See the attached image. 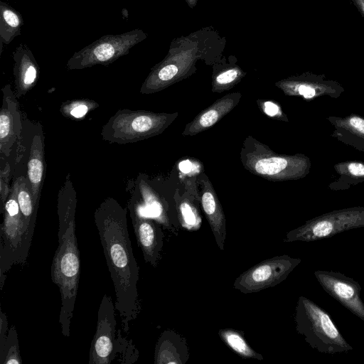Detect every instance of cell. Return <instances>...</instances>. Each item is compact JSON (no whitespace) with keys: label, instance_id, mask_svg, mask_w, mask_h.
<instances>
[{"label":"cell","instance_id":"44dd1931","mask_svg":"<svg viewBox=\"0 0 364 364\" xmlns=\"http://www.w3.org/2000/svg\"><path fill=\"white\" fill-rule=\"evenodd\" d=\"M45 144L42 129L32 139L27 164V176L31 192L37 207L39 205L41 193L45 173Z\"/></svg>","mask_w":364,"mask_h":364},{"label":"cell","instance_id":"7a4b0ae2","mask_svg":"<svg viewBox=\"0 0 364 364\" xmlns=\"http://www.w3.org/2000/svg\"><path fill=\"white\" fill-rule=\"evenodd\" d=\"M76 192L70 175L59 191L57 203L58 246L50 268L52 282L60 293L59 323L65 337L70 335V323L77 298L80 259L75 235Z\"/></svg>","mask_w":364,"mask_h":364},{"label":"cell","instance_id":"ba28073f","mask_svg":"<svg viewBox=\"0 0 364 364\" xmlns=\"http://www.w3.org/2000/svg\"><path fill=\"white\" fill-rule=\"evenodd\" d=\"M360 228H364V207L347 208L306 221L301 226L288 232L284 242H313Z\"/></svg>","mask_w":364,"mask_h":364},{"label":"cell","instance_id":"f546056e","mask_svg":"<svg viewBox=\"0 0 364 364\" xmlns=\"http://www.w3.org/2000/svg\"><path fill=\"white\" fill-rule=\"evenodd\" d=\"M97 107L98 104L90 100H74L63 103L60 112L66 117L80 119Z\"/></svg>","mask_w":364,"mask_h":364},{"label":"cell","instance_id":"5bb4252c","mask_svg":"<svg viewBox=\"0 0 364 364\" xmlns=\"http://www.w3.org/2000/svg\"><path fill=\"white\" fill-rule=\"evenodd\" d=\"M314 275L326 293L364 321V303L358 282L338 272L316 270Z\"/></svg>","mask_w":364,"mask_h":364},{"label":"cell","instance_id":"d4e9b609","mask_svg":"<svg viewBox=\"0 0 364 364\" xmlns=\"http://www.w3.org/2000/svg\"><path fill=\"white\" fill-rule=\"evenodd\" d=\"M334 169L339 177L337 181L329 184L328 187L333 191L348 189L364 182V162L348 161L337 163Z\"/></svg>","mask_w":364,"mask_h":364},{"label":"cell","instance_id":"ffe728a7","mask_svg":"<svg viewBox=\"0 0 364 364\" xmlns=\"http://www.w3.org/2000/svg\"><path fill=\"white\" fill-rule=\"evenodd\" d=\"M327 119L334 127L332 137L364 152V117L351 114L346 117L330 116Z\"/></svg>","mask_w":364,"mask_h":364},{"label":"cell","instance_id":"4fadbf2b","mask_svg":"<svg viewBox=\"0 0 364 364\" xmlns=\"http://www.w3.org/2000/svg\"><path fill=\"white\" fill-rule=\"evenodd\" d=\"M285 95L299 96L305 100H314L323 96L339 97L345 91L338 81L326 79L325 75L305 72L275 82Z\"/></svg>","mask_w":364,"mask_h":364},{"label":"cell","instance_id":"836d02e7","mask_svg":"<svg viewBox=\"0 0 364 364\" xmlns=\"http://www.w3.org/2000/svg\"><path fill=\"white\" fill-rule=\"evenodd\" d=\"M352 1L364 18V0H352Z\"/></svg>","mask_w":364,"mask_h":364},{"label":"cell","instance_id":"277c9868","mask_svg":"<svg viewBox=\"0 0 364 364\" xmlns=\"http://www.w3.org/2000/svg\"><path fill=\"white\" fill-rule=\"evenodd\" d=\"M240 156L247 171L271 181L303 178L309 174L311 166L309 156L275 153L252 136L243 141Z\"/></svg>","mask_w":364,"mask_h":364},{"label":"cell","instance_id":"30bf717a","mask_svg":"<svg viewBox=\"0 0 364 364\" xmlns=\"http://www.w3.org/2000/svg\"><path fill=\"white\" fill-rule=\"evenodd\" d=\"M301 262V259L289 255L273 257L242 272L233 286L244 294L255 293L274 287L285 280Z\"/></svg>","mask_w":364,"mask_h":364},{"label":"cell","instance_id":"9a60e30c","mask_svg":"<svg viewBox=\"0 0 364 364\" xmlns=\"http://www.w3.org/2000/svg\"><path fill=\"white\" fill-rule=\"evenodd\" d=\"M2 106L0 111V151L9 156L12 147L20 137L23 127L19 104L11 85L7 84L1 89Z\"/></svg>","mask_w":364,"mask_h":364},{"label":"cell","instance_id":"d6986e66","mask_svg":"<svg viewBox=\"0 0 364 364\" xmlns=\"http://www.w3.org/2000/svg\"><path fill=\"white\" fill-rule=\"evenodd\" d=\"M15 95L24 96L36 85L39 77V66L30 48L21 43L13 52Z\"/></svg>","mask_w":364,"mask_h":364},{"label":"cell","instance_id":"8992f818","mask_svg":"<svg viewBox=\"0 0 364 364\" xmlns=\"http://www.w3.org/2000/svg\"><path fill=\"white\" fill-rule=\"evenodd\" d=\"M178 113L119 109L102 127V139L110 143H133L161 134Z\"/></svg>","mask_w":364,"mask_h":364},{"label":"cell","instance_id":"e0dca14e","mask_svg":"<svg viewBox=\"0 0 364 364\" xmlns=\"http://www.w3.org/2000/svg\"><path fill=\"white\" fill-rule=\"evenodd\" d=\"M241 97L240 92H232L218 99L186 125L182 135L193 136L210 128L230 112L239 103Z\"/></svg>","mask_w":364,"mask_h":364},{"label":"cell","instance_id":"7c38bea8","mask_svg":"<svg viewBox=\"0 0 364 364\" xmlns=\"http://www.w3.org/2000/svg\"><path fill=\"white\" fill-rule=\"evenodd\" d=\"M130 218L144 261L156 267L161 258L164 233L161 224L148 216L134 196L129 203Z\"/></svg>","mask_w":364,"mask_h":364},{"label":"cell","instance_id":"6da1fadb","mask_svg":"<svg viewBox=\"0 0 364 364\" xmlns=\"http://www.w3.org/2000/svg\"><path fill=\"white\" fill-rule=\"evenodd\" d=\"M94 218L114 286L121 328L128 333L129 323L136 318L141 305L139 266L129 236L127 210L114 199L107 198L95 210Z\"/></svg>","mask_w":364,"mask_h":364},{"label":"cell","instance_id":"cb8c5ba5","mask_svg":"<svg viewBox=\"0 0 364 364\" xmlns=\"http://www.w3.org/2000/svg\"><path fill=\"white\" fill-rule=\"evenodd\" d=\"M23 19L18 11L6 2H0V55L4 44H9L21 35Z\"/></svg>","mask_w":364,"mask_h":364},{"label":"cell","instance_id":"484cf974","mask_svg":"<svg viewBox=\"0 0 364 364\" xmlns=\"http://www.w3.org/2000/svg\"><path fill=\"white\" fill-rule=\"evenodd\" d=\"M139 187L143 203H140L138 198L137 200L141 204L144 213L148 216L156 220L164 228L168 229L169 231L174 233L175 230L171 228L166 212L161 202L151 193L148 188L145 187L143 181L139 184Z\"/></svg>","mask_w":364,"mask_h":364},{"label":"cell","instance_id":"52a82bcc","mask_svg":"<svg viewBox=\"0 0 364 364\" xmlns=\"http://www.w3.org/2000/svg\"><path fill=\"white\" fill-rule=\"evenodd\" d=\"M147 38L143 30L135 28L121 34H107L75 52L68 60V70H82L97 65H108L127 55L131 48Z\"/></svg>","mask_w":364,"mask_h":364},{"label":"cell","instance_id":"4316f807","mask_svg":"<svg viewBox=\"0 0 364 364\" xmlns=\"http://www.w3.org/2000/svg\"><path fill=\"white\" fill-rule=\"evenodd\" d=\"M218 335L222 341L235 353L245 358L262 360L263 356L253 350L243 334L232 328L220 329Z\"/></svg>","mask_w":364,"mask_h":364},{"label":"cell","instance_id":"d6a6232c","mask_svg":"<svg viewBox=\"0 0 364 364\" xmlns=\"http://www.w3.org/2000/svg\"><path fill=\"white\" fill-rule=\"evenodd\" d=\"M9 328H8V319L6 314L2 311L0 310V352L2 351L7 334H8Z\"/></svg>","mask_w":364,"mask_h":364},{"label":"cell","instance_id":"2e32d148","mask_svg":"<svg viewBox=\"0 0 364 364\" xmlns=\"http://www.w3.org/2000/svg\"><path fill=\"white\" fill-rule=\"evenodd\" d=\"M13 185L16 188V198L23 223V235L21 250V264L26 262L33 239L37 210L28 179L24 176L18 177Z\"/></svg>","mask_w":364,"mask_h":364},{"label":"cell","instance_id":"f1b7e54d","mask_svg":"<svg viewBox=\"0 0 364 364\" xmlns=\"http://www.w3.org/2000/svg\"><path fill=\"white\" fill-rule=\"evenodd\" d=\"M18 333L14 325L9 328L6 340L0 352V364H21Z\"/></svg>","mask_w":364,"mask_h":364},{"label":"cell","instance_id":"e575fe53","mask_svg":"<svg viewBox=\"0 0 364 364\" xmlns=\"http://www.w3.org/2000/svg\"><path fill=\"white\" fill-rule=\"evenodd\" d=\"M198 1V0H185L188 6L191 9L194 8L196 6Z\"/></svg>","mask_w":364,"mask_h":364},{"label":"cell","instance_id":"603a6c76","mask_svg":"<svg viewBox=\"0 0 364 364\" xmlns=\"http://www.w3.org/2000/svg\"><path fill=\"white\" fill-rule=\"evenodd\" d=\"M229 62L223 56L213 66L212 75V91L223 92L232 88L246 75L245 72L237 63V58L230 55Z\"/></svg>","mask_w":364,"mask_h":364},{"label":"cell","instance_id":"9c48e42d","mask_svg":"<svg viewBox=\"0 0 364 364\" xmlns=\"http://www.w3.org/2000/svg\"><path fill=\"white\" fill-rule=\"evenodd\" d=\"M0 225V287L3 289L7 272L14 264H21L23 223L13 185L6 202Z\"/></svg>","mask_w":364,"mask_h":364},{"label":"cell","instance_id":"4dcf8cb0","mask_svg":"<svg viewBox=\"0 0 364 364\" xmlns=\"http://www.w3.org/2000/svg\"><path fill=\"white\" fill-rule=\"evenodd\" d=\"M11 175V167L9 163L5 164L4 168L0 171V212L3 215L6 202L9 196L11 188L9 181Z\"/></svg>","mask_w":364,"mask_h":364},{"label":"cell","instance_id":"7402d4cb","mask_svg":"<svg viewBox=\"0 0 364 364\" xmlns=\"http://www.w3.org/2000/svg\"><path fill=\"white\" fill-rule=\"evenodd\" d=\"M188 353L186 341L172 330L164 331L155 348V364H183Z\"/></svg>","mask_w":364,"mask_h":364},{"label":"cell","instance_id":"5b68a950","mask_svg":"<svg viewBox=\"0 0 364 364\" xmlns=\"http://www.w3.org/2000/svg\"><path fill=\"white\" fill-rule=\"evenodd\" d=\"M296 330L319 353H346L353 347L339 331L330 314L309 299L299 296L295 309Z\"/></svg>","mask_w":364,"mask_h":364},{"label":"cell","instance_id":"83f0119b","mask_svg":"<svg viewBox=\"0 0 364 364\" xmlns=\"http://www.w3.org/2000/svg\"><path fill=\"white\" fill-rule=\"evenodd\" d=\"M176 207L181 226L190 231L200 228L202 219L193 203L186 197L176 198Z\"/></svg>","mask_w":364,"mask_h":364},{"label":"cell","instance_id":"1f68e13d","mask_svg":"<svg viewBox=\"0 0 364 364\" xmlns=\"http://www.w3.org/2000/svg\"><path fill=\"white\" fill-rule=\"evenodd\" d=\"M258 106L262 112L269 117L284 121L289 122L287 116L283 112L282 108L277 103L272 101H257Z\"/></svg>","mask_w":364,"mask_h":364},{"label":"cell","instance_id":"ac0fdd59","mask_svg":"<svg viewBox=\"0 0 364 364\" xmlns=\"http://www.w3.org/2000/svg\"><path fill=\"white\" fill-rule=\"evenodd\" d=\"M202 190L200 203L210 226L217 245L224 250L226 237V220L220 202L208 178L203 175L200 179Z\"/></svg>","mask_w":364,"mask_h":364},{"label":"cell","instance_id":"8fae6325","mask_svg":"<svg viewBox=\"0 0 364 364\" xmlns=\"http://www.w3.org/2000/svg\"><path fill=\"white\" fill-rule=\"evenodd\" d=\"M115 310L112 297L105 294L97 312L96 331L89 353V364H110L118 355Z\"/></svg>","mask_w":364,"mask_h":364},{"label":"cell","instance_id":"3957f363","mask_svg":"<svg viewBox=\"0 0 364 364\" xmlns=\"http://www.w3.org/2000/svg\"><path fill=\"white\" fill-rule=\"evenodd\" d=\"M225 45V37L213 26L173 39L167 55L151 68L140 93L153 94L190 77L196 72L199 60L214 65L223 57Z\"/></svg>","mask_w":364,"mask_h":364}]
</instances>
